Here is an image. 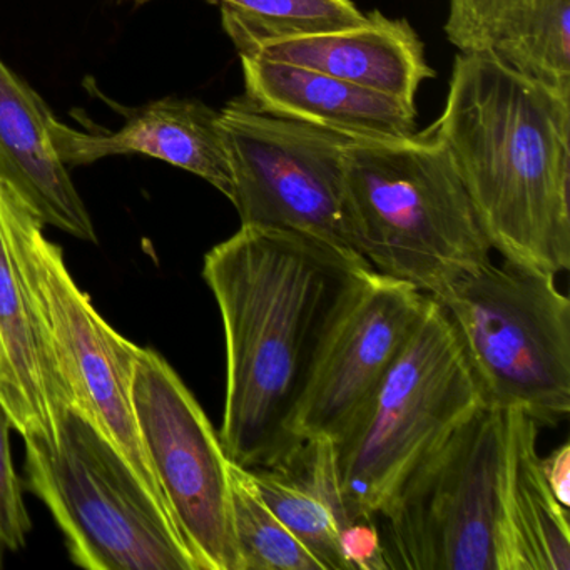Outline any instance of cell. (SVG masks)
Instances as JSON below:
<instances>
[{"instance_id": "23", "label": "cell", "mask_w": 570, "mask_h": 570, "mask_svg": "<svg viewBox=\"0 0 570 570\" xmlns=\"http://www.w3.org/2000/svg\"><path fill=\"white\" fill-rule=\"evenodd\" d=\"M11 429V416L0 402V557L6 552H19L28 542L32 529L21 482L12 465L9 445Z\"/></svg>"}, {"instance_id": "3", "label": "cell", "mask_w": 570, "mask_h": 570, "mask_svg": "<svg viewBox=\"0 0 570 570\" xmlns=\"http://www.w3.org/2000/svg\"><path fill=\"white\" fill-rule=\"evenodd\" d=\"M530 416L482 406L430 453L376 519L389 570H527L513 513Z\"/></svg>"}, {"instance_id": "26", "label": "cell", "mask_w": 570, "mask_h": 570, "mask_svg": "<svg viewBox=\"0 0 570 570\" xmlns=\"http://www.w3.org/2000/svg\"><path fill=\"white\" fill-rule=\"evenodd\" d=\"M0 402L8 410L9 416L12 420V426L21 435L31 432L32 423L28 405H26L24 396L19 392L18 385H16L14 379H12L11 368H9L4 350H2V343H0Z\"/></svg>"}, {"instance_id": "2", "label": "cell", "mask_w": 570, "mask_h": 570, "mask_svg": "<svg viewBox=\"0 0 570 570\" xmlns=\"http://www.w3.org/2000/svg\"><path fill=\"white\" fill-rule=\"evenodd\" d=\"M429 131L452 156L490 248L556 275L570 268V96L493 49L460 51Z\"/></svg>"}, {"instance_id": "1", "label": "cell", "mask_w": 570, "mask_h": 570, "mask_svg": "<svg viewBox=\"0 0 570 570\" xmlns=\"http://www.w3.org/2000/svg\"><path fill=\"white\" fill-rule=\"evenodd\" d=\"M372 269L355 253L263 226H242L205 256L226 340L218 435L233 463L269 469L302 445L296 420L313 373Z\"/></svg>"}, {"instance_id": "25", "label": "cell", "mask_w": 570, "mask_h": 570, "mask_svg": "<svg viewBox=\"0 0 570 570\" xmlns=\"http://www.w3.org/2000/svg\"><path fill=\"white\" fill-rule=\"evenodd\" d=\"M540 472L552 495L566 509L570 505V443L557 446L549 455L539 459Z\"/></svg>"}, {"instance_id": "17", "label": "cell", "mask_w": 570, "mask_h": 570, "mask_svg": "<svg viewBox=\"0 0 570 570\" xmlns=\"http://www.w3.org/2000/svg\"><path fill=\"white\" fill-rule=\"evenodd\" d=\"M8 189V183L0 179V343L28 405L32 430L52 436L56 415L71 405V399L16 255Z\"/></svg>"}, {"instance_id": "27", "label": "cell", "mask_w": 570, "mask_h": 570, "mask_svg": "<svg viewBox=\"0 0 570 570\" xmlns=\"http://www.w3.org/2000/svg\"><path fill=\"white\" fill-rule=\"evenodd\" d=\"M131 2H135V4H146V2H151V0H131Z\"/></svg>"}, {"instance_id": "9", "label": "cell", "mask_w": 570, "mask_h": 570, "mask_svg": "<svg viewBox=\"0 0 570 570\" xmlns=\"http://www.w3.org/2000/svg\"><path fill=\"white\" fill-rule=\"evenodd\" d=\"M219 126L242 226L302 233L358 255L345 203L350 139L279 118L246 96L219 111Z\"/></svg>"}, {"instance_id": "13", "label": "cell", "mask_w": 570, "mask_h": 570, "mask_svg": "<svg viewBox=\"0 0 570 570\" xmlns=\"http://www.w3.org/2000/svg\"><path fill=\"white\" fill-rule=\"evenodd\" d=\"M239 59L246 98L272 115L350 141H400L415 135L413 105L312 69L256 56Z\"/></svg>"}, {"instance_id": "5", "label": "cell", "mask_w": 570, "mask_h": 570, "mask_svg": "<svg viewBox=\"0 0 570 570\" xmlns=\"http://www.w3.org/2000/svg\"><path fill=\"white\" fill-rule=\"evenodd\" d=\"M26 443L29 489L51 510L76 566L89 570H199L171 513L76 406L52 436Z\"/></svg>"}, {"instance_id": "22", "label": "cell", "mask_w": 570, "mask_h": 570, "mask_svg": "<svg viewBox=\"0 0 570 570\" xmlns=\"http://www.w3.org/2000/svg\"><path fill=\"white\" fill-rule=\"evenodd\" d=\"M535 0H450L446 39L459 51L490 49L525 21Z\"/></svg>"}, {"instance_id": "10", "label": "cell", "mask_w": 570, "mask_h": 570, "mask_svg": "<svg viewBox=\"0 0 570 570\" xmlns=\"http://www.w3.org/2000/svg\"><path fill=\"white\" fill-rule=\"evenodd\" d=\"M132 406L153 472L198 569L239 570L232 460L181 376L146 346H139L136 358Z\"/></svg>"}, {"instance_id": "7", "label": "cell", "mask_w": 570, "mask_h": 570, "mask_svg": "<svg viewBox=\"0 0 570 570\" xmlns=\"http://www.w3.org/2000/svg\"><path fill=\"white\" fill-rule=\"evenodd\" d=\"M556 276L489 262L432 296L455 330L483 405L550 426L570 412V302Z\"/></svg>"}, {"instance_id": "19", "label": "cell", "mask_w": 570, "mask_h": 570, "mask_svg": "<svg viewBox=\"0 0 570 570\" xmlns=\"http://www.w3.org/2000/svg\"><path fill=\"white\" fill-rule=\"evenodd\" d=\"M539 425L523 436L517 459L513 513L527 570H570L569 512L552 495L537 455Z\"/></svg>"}, {"instance_id": "24", "label": "cell", "mask_w": 570, "mask_h": 570, "mask_svg": "<svg viewBox=\"0 0 570 570\" xmlns=\"http://www.w3.org/2000/svg\"><path fill=\"white\" fill-rule=\"evenodd\" d=\"M338 546L346 570H389L379 519H353L340 529Z\"/></svg>"}, {"instance_id": "14", "label": "cell", "mask_w": 570, "mask_h": 570, "mask_svg": "<svg viewBox=\"0 0 570 570\" xmlns=\"http://www.w3.org/2000/svg\"><path fill=\"white\" fill-rule=\"evenodd\" d=\"M52 119L41 96L0 59V179L45 225L98 243L91 215L56 151Z\"/></svg>"}, {"instance_id": "12", "label": "cell", "mask_w": 570, "mask_h": 570, "mask_svg": "<svg viewBox=\"0 0 570 570\" xmlns=\"http://www.w3.org/2000/svg\"><path fill=\"white\" fill-rule=\"evenodd\" d=\"M119 131L81 132L52 119L56 151L66 166L116 155H146L185 169L232 199L233 176L219 111L198 99L169 96L126 112Z\"/></svg>"}, {"instance_id": "6", "label": "cell", "mask_w": 570, "mask_h": 570, "mask_svg": "<svg viewBox=\"0 0 570 570\" xmlns=\"http://www.w3.org/2000/svg\"><path fill=\"white\" fill-rule=\"evenodd\" d=\"M482 406L455 330L430 296L405 348L333 442L353 515L376 519L413 470Z\"/></svg>"}, {"instance_id": "4", "label": "cell", "mask_w": 570, "mask_h": 570, "mask_svg": "<svg viewBox=\"0 0 570 570\" xmlns=\"http://www.w3.org/2000/svg\"><path fill=\"white\" fill-rule=\"evenodd\" d=\"M345 203L356 253L426 295L490 262L452 156L429 129L400 141H350Z\"/></svg>"}, {"instance_id": "8", "label": "cell", "mask_w": 570, "mask_h": 570, "mask_svg": "<svg viewBox=\"0 0 570 570\" xmlns=\"http://www.w3.org/2000/svg\"><path fill=\"white\" fill-rule=\"evenodd\" d=\"M8 218L22 276L71 405L111 440L149 493L171 513L139 436L132 406L139 346L99 315L72 279L61 246L46 238L45 223L11 186Z\"/></svg>"}, {"instance_id": "21", "label": "cell", "mask_w": 570, "mask_h": 570, "mask_svg": "<svg viewBox=\"0 0 570 570\" xmlns=\"http://www.w3.org/2000/svg\"><path fill=\"white\" fill-rule=\"evenodd\" d=\"M490 49L510 68L570 96V0H535L525 21Z\"/></svg>"}, {"instance_id": "15", "label": "cell", "mask_w": 570, "mask_h": 570, "mask_svg": "<svg viewBox=\"0 0 570 570\" xmlns=\"http://www.w3.org/2000/svg\"><path fill=\"white\" fill-rule=\"evenodd\" d=\"M252 56L323 72L413 106L420 85L435 76L412 26L379 11L355 28L272 42Z\"/></svg>"}, {"instance_id": "20", "label": "cell", "mask_w": 570, "mask_h": 570, "mask_svg": "<svg viewBox=\"0 0 570 570\" xmlns=\"http://www.w3.org/2000/svg\"><path fill=\"white\" fill-rule=\"evenodd\" d=\"M232 522L239 570H322L255 492L248 470L229 463Z\"/></svg>"}, {"instance_id": "18", "label": "cell", "mask_w": 570, "mask_h": 570, "mask_svg": "<svg viewBox=\"0 0 570 570\" xmlns=\"http://www.w3.org/2000/svg\"><path fill=\"white\" fill-rule=\"evenodd\" d=\"M239 56L263 46L355 28L366 19L352 0H208Z\"/></svg>"}, {"instance_id": "16", "label": "cell", "mask_w": 570, "mask_h": 570, "mask_svg": "<svg viewBox=\"0 0 570 570\" xmlns=\"http://www.w3.org/2000/svg\"><path fill=\"white\" fill-rule=\"evenodd\" d=\"M248 473L259 499L322 570H346L338 532L358 517L353 515L343 493L332 440H303L285 462Z\"/></svg>"}, {"instance_id": "11", "label": "cell", "mask_w": 570, "mask_h": 570, "mask_svg": "<svg viewBox=\"0 0 570 570\" xmlns=\"http://www.w3.org/2000/svg\"><path fill=\"white\" fill-rule=\"evenodd\" d=\"M430 295L370 272L320 356L296 420L299 440L335 442L372 399L429 308Z\"/></svg>"}]
</instances>
